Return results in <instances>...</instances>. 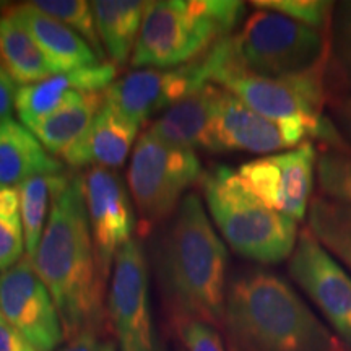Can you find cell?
<instances>
[{
	"label": "cell",
	"instance_id": "cell-1",
	"mask_svg": "<svg viewBox=\"0 0 351 351\" xmlns=\"http://www.w3.org/2000/svg\"><path fill=\"white\" fill-rule=\"evenodd\" d=\"M51 200L49 221L32 258L33 267L51 293L65 340L83 332L104 335L106 282L96 263L82 176H57Z\"/></svg>",
	"mask_w": 351,
	"mask_h": 351
},
{
	"label": "cell",
	"instance_id": "cell-2",
	"mask_svg": "<svg viewBox=\"0 0 351 351\" xmlns=\"http://www.w3.org/2000/svg\"><path fill=\"white\" fill-rule=\"evenodd\" d=\"M155 270L169 324L191 319L221 330L228 251L197 194L182 197L156 239Z\"/></svg>",
	"mask_w": 351,
	"mask_h": 351
},
{
	"label": "cell",
	"instance_id": "cell-3",
	"mask_svg": "<svg viewBox=\"0 0 351 351\" xmlns=\"http://www.w3.org/2000/svg\"><path fill=\"white\" fill-rule=\"evenodd\" d=\"M221 330L228 351H348L287 280L261 267L228 283Z\"/></svg>",
	"mask_w": 351,
	"mask_h": 351
},
{
	"label": "cell",
	"instance_id": "cell-4",
	"mask_svg": "<svg viewBox=\"0 0 351 351\" xmlns=\"http://www.w3.org/2000/svg\"><path fill=\"white\" fill-rule=\"evenodd\" d=\"M330 41L324 32L270 10L252 13L239 33L199 57L208 83L231 73L288 78L322 72Z\"/></svg>",
	"mask_w": 351,
	"mask_h": 351
},
{
	"label": "cell",
	"instance_id": "cell-5",
	"mask_svg": "<svg viewBox=\"0 0 351 351\" xmlns=\"http://www.w3.org/2000/svg\"><path fill=\"white\" fill-rule=\"evenodd\" d=\"M245 7L238 0H153L145 2L132 67H181L230 36Z\"/></svg>",
	"mask_w": 351,
	"mask_h": 351
},
{
	"label": "cell",
	"instance_id": "cell-6",
	"mask_svg": "<svg viewBox=\"0 0 351 351\" xmlns=\"http://www.w3.org/2000/svg\"><path fill=\"white\" fill-rule=\"evenodd\" d=\"M200 186L215 225L236 254L262 265L291 257L298 221L262 204L236 171L215 166L202 174Z\"/></svg>",
	"mask_w": 351,
	"mask_h": 351
},
{
	"label": "cell",
	"instance_id": "cell-7",
	"mask_svg": "<svg viewBox=\"0 0 351 351\" xmlns=\"http://www.w3.org/2000/svg\"><path fill=\"white\" fill-rule=\"evenodd\" d=\"M195 150L176 147L145 130L132 153L127 182L138 212V234L145 238L181 204L184 191L202 179Z\"/></svg>",
	"mask_w": 351,
	"mask_h": 351
},
{
	"label": "cell",
	"instance_id": "cell-8",
	"mask_svg": "<svg viewBox=\"0 0 351 351\" xmlns=\"http://www.w3.org/2000/svg\"><path fill=\"white\" fill-rule=\"evenodd\" d=\"M243 101L247 108L276 122L304 121L327 142H340L339 134L322 114V72L288 78H263L231 73L215 83Z\"/></svg>",
	"mask_w": 351,
	"mask_h": 351
},
{
	"label": "cell",
	"instance_id": "cell-9",
	"mask_svg": "<svg viewBox=\"0 0 351 351\" xmlns=\"http://www.w3.org/2000/svg\"><path fill=\"white\" fill-rule=\"evenodd\" d=\"M143 243L130 239L114 261L108 314L119 351H163L153 327Z\"/></svg>",
	"mask_w": 351,
	"mask_h": 351
},
{
	"label": "cell",
	"instance_id": "cell-10",
	"mask_svg": "<svg viewBox=\"0 0 351 351\" xmlns=\"http://www.w3.org/2000/svg\"><path fill=\"white\" fill-rule=\"evenodd\" d=\"M288 271L351 348V276L309 230L298 236Z\"/></svg>",
	"mask_w": 351,
	"mask_h": 351
},
{
	"label": "cell",
	"instance_id": "cell-11",
	"mask_svg": "<svg viewBox=\"0 0 351 351\" xmlns=\"http://www.w3.org/2000/svg\"><path fill=\"white\" fill-rule=\"evenodd\" d=\"M96 263L108 283L112 261L135 230L134 205L121 174L93 166L82 176Z\"/></svg>",
	"mask_w": 351,
	"mask_h": 351
},
{
	"label": "cell",
	"instance_id": "cell-12",
	"mask_svg": "<svg viewBox=\"0 0 351 351\" xmlns=\"http://www.w3.org/2000/svg\"><path fill=\"white\" fill-rule=\"evenodd\" d=\"M0 314L38 351H54L65 340L51 293L28 256L0 274Z\"/></svg>",
	"mask_w": 351,
	"mask_h": 351
},
{
	"label": "cell",
	"instance_id": "cell-13",
	"mask_svg": "<svg viewBox=\"0 0 351 351\" xmlns=\"http://www.w3.org/2000/svg\"><path fill=\"white\" fill-rule=\"evenodd\" d=\"M307 137L320 138L319 132L307 122L267 119L225 88L219 91L215 116L218 152L275 153L300 147Z\"/></svg>",
	"mask_w": 351,
	"mask_h": 351
},
{
	"label": "cell",
	"instance_id": "cell-14",
	"mask_svg": "<svg viewBox=\"0 0 351 351\" xmlns=\"http://www.w3.org/2000/svg\"><path fill=\"white\" fill-rule=\"evenodd\" d=\"M207 83L200 60L195 59L178 69H145L127 73L104 91V101L140 125Z\"/></svg>",
	"mask_w": 351,
	"mask_h": 351
},
{
	"label": "cell",
	"instance_id": "cell-15",
	"mask_svg": "<svg viewBox=\"0 0 351 351\" xmlns=\"http://www.w3.org/2000/svg\"><path fill=\"white\" fill-rule=\"evenodd\" d=\"M117 70L119 69L114 64L101 62L20 86L15 98V111L21 124L32 127L46 119L75 95L103 93L114 83Z\"/></svg>",
	"mask_w": 351,
	"mask_h": 351
},
{
	"label": "cell",
	"instance_id": "cell-16",
	"mask_svg": "<svg viewBox=\"0 0 351 351\" xmlns=\"http://www.w3.org/2000/svg\"><path fill=\"white\" fill-rule=\"evenodd\" d=\"M221 86L207 83L173 104L148 127L152 134L176 147L218 152L215 140V116Z\"/></svg>",
	"mask_w": 351,
	"mask_h": 351
},
{
	"label": "cell",
	"instance_id": "cell-17",
	"mask_svg": "<svg viewBox=\"0 0 351 351\" xmlns=\"http://www.w3.org/2000/svg\"><path fill=\"white\" fill-rule=\"evenodd\" d=\"M138 127L104 101L88 130L64 153V161L73 168H121L134 147Z\"/></svg>",
	"mask_w": 351,
	"mask_h": 351
},
{
	"label": "cell",
	"instance_id": "cell-18",
	"mask_svg": "<svg viewBox=\"0 0 351 351\" xmlns=\"http://www.w3.org/2000/svg\"><path fill=\"white\" fill-rule=\"evenodd\" d=\"M12 8L41 47L56 75L101 64L96 52L62 21L38 10L32 2Z\"/></svg>",
	"mask_w": 351,
	"mask_h": 351
},
{
	"label": "cell",
	"instance_id": "cell-19",
	"mask_svg": "<svg viewBox=\"0 0 351 351\" xmlns=\"http://www.w3.org/2000/svg\"><path fill=\"white\" fill-rule=\"evenodd\" d=\"M60 173L62 163L46 152L28 127L12 117L0 122V189H15L36 176Z\"/></svg>",
	"mask_w": 351,
	"mask_h": 351
},
{
	"label": "cell",
	"instance_id": "cell-20",
	"mask_svg": "<svg viewBox=\"0 0 351 351\" xmlns=\"http://www.w3.org/2000/svg\"><path fill=\"white\" fill-rule=\"evenodd\" d=\"M0 65L25 86L56 75L46 56L12 7L0 13Z\"/></svg>",
	"mask_w": 351,
	"mask_h": 351
},
{
	"label": "cell",
	"instance_id": "cell-21",
	"mask_svg": "<svg viewBox=\"0 0 351 351\" xmlns=\"http://www.w3.org/2000/svg\"><path fill=\"white\" fill-rule=\"evenodd\" d=\"M96 28L104 52L117 69L125 67L137 44L145 2L137 0H95L91 2Z\"/></svg>",
	"mask_w": 351,
	"mask_h": 351
},
{
	"label": "cell",
	"instance_id": "cell-22",
	"mask_svg": "<svg viewBox=\"0 0 351 351\" xmlns=\"http://www.w3.org/2000/svg\"><path fill=\"white\" fill-rule=\"evenodd\" d=\"M104 104L103 93H80L46 119L28 127L51 155H64L88 130Z\"/></svg>",
	"mask_w": 351,
	"mask_h": 351
},
{
	"label": "cell",
	"instance_id": "cell-23",
	"mask_svg": "<svg viewBox=\"0 0 351 351\" xmlns=\"http://www.w3.org/2000/svg\"><path fill=\"white\" fill-rule=\"evenodd\" d=\"M274 156L280 169L282 213L295 221H301L309 210L314 168H317V156L313 143L304 142L300 147Z\"/></svg>",
	"mask_w": 351,
	"mask_h": 351
},
{
	"label": "cell",
	"instance_id": "cell-24",
	"mask_svg": "<svg viewBox=\"0 0 351 351\" xmlns=\"http://www.w3.org/2000/svg\"><path fill=\"white\" fill-rule=\"evenodd\" d=\"M307 218L314 238L351 270V205L317 197L309 204Z\"/></svg>",
	"mask_w": 351,
	"mask_h": 351
},
{
	"label": "cell",
	"instance_id": "cell-25",
	"mask_svg": "<svg viewBox=\"0 0 351 351\" xmlns=\"http://www.w3.org/2000/svg\"><path fill=\"white\" fill-rule=\"evenodd\" d=\"M62 174V173H60ZM59 174H44L28 179L19 186L20 213L25 232L26 256L34 257L38 245L44 234V221L49 199H52V189Z\"/></svg>",
	"mask_w": 351,
	"mask_h": 351
},
{
	"label": "cell",
	"instance_id": "cell-26",
	"mask_svg": "<svg viewBox=\"0 0 351 351\" xmlns=\"http://www.w3.org/2000/svg\"><path fill=\"white\" fill-rule=\"evenodd\" d=\"M32 3L38 10L54 16L64 25H67L70 29H73L96 52L101 62H104L106 52L101 44L95 13L90 2H85V0H34Z\"/></svg>",
	"mask_w": 351,
	"mask_h": 351
},
{
	"label": "cell",
	"instance_id": "cell-27",
	"mask_svg": "<svg viewBox=\"0 0 351 351\" xmlns=\"http://www.w3.org/2000/svg\"><path fill=\"white\" fill-rule=\"evenodd\" d=\"M244 186L267 207L282 213V187H280V169L275 156L258 158L239 166L236 171Z\"/></svg>",
	"mask_w": 351,
	"mask_h": 351
},
{
	"label": "cell",
	"instance_id": "cell-28",
	"mask_svg": "<svg viewBox=\"0 0 351 351\" xmlns=\"http://www.w3.org/2000/svg\"><path fill=\"white\" fill-rule=\"evenodd\" d=\"M252 5L257 10L276 12L320 32L330 23L335 10V3L324 0H256Z\"/></svg>",
	"mask_w": 351,
	"mask_h": 351
},
{
	"label": "cell",
	"instance_id": "cell-29",
	"mask_svg": "<svg viewBox=\"0 0 351 351\" xmlns=\"http://www.w3.org/2000/svg\"><path fill=\"white\" fill-rule=\"evenodd\" d=\"M319 186L326 197L351 205V156L328 152L317 160Z\"/></svg>",
	"mask_w": 351,
	"mask_h": 351
},
{
	"label": "cell",
	"instance_id": "cell-30",
	"mask_svg": "<svg viewBox=\"0 0 351 351\" xmlns=\"http://www.w3.org/2000/svg\"><path fill=\"white\" fill-rule=\"evenodd\" d=\"M330 52L337 73L351 86V0L340 2L333 10Z\"/></svg>",
	"mask_w": 351,
	"mask_h": 351
},
{
	"label": "cell",
	"instance_id": "cell-31",
	"mask_svg": "<svg viewBox=\"0 0 351 351\" xmlns=\"http://www.w3.org/2000/svg\"><path fill=\"white\" fill-rule=\"evenodd\" d=\"M25 232L20 208H0V274L23 258Z\"/></svg>",
	"mask_w": 351,
	"mask_h": 351
},
{
	"label": "cell",
	"instance_id": "cell-32",
	"mask_svg": "<svg viewBox=\"0 0 351 351\" xmlns=\"http://www.w3.org/2000/svg\"><path fill=\"white\" fill-rule=\"evenodd\" d=\"M187 351H228L218 328L200 320L184 319L171 324Z\"/></svg>",
	"mask_w": 351,
	"mask_h": 351
},
{
	"label": "cell",
	"instance_id": "cell-33",
	"mask_svg": "<svg viewBox=\"0 0 351 351\" xmlns=\"http://www.w3.org/2000/svg\"><path fill=\"white\" fill-rule=\"evenodd\" d=\"M59 351H117V345L101 333L83 332L69 340Z\"/></svg>",
	"mask_w": 351,
	"mask_h": 351
},
{
	"label": "cell",
	"instance_id": "cell-34",
	"mask_svg": "<svg viewBox=\"0 0 351 351\" xmlns=\"http://www.w3.org/2000/svg\"><path fill=\"white\" fill-rule=\"evenodd\" d=\"M0 351H38L0 314Z\"/></svg>",
	"mask_w": 351,
	"mask_h": 351
},
{
	"label": "cell",
	"instance_id": "cell-35",
	"mask_svg": "<svg viewBox=\"0 0 351 351\" xmlns=\"http://www.w3.org/2000/svg\"><path fill=\"white\" fill-rule=\"evenodd\" d=\"M16 91H19V88H16L15 80L0 65V122L12 117V109L15 108Z\"/></svg>",
	"mask_w": 351,
	"mask_h": 351
},
{
	"label": "cell",
	"instance_id": "cell-36",
	"mask_svg": "<svg viewBox=\"0 0 351 351\" xmlns=\"http://www.w3.org/2000/svg\"><path fill=\"white\" fill-rule=\"evenodd\" d=\"M337 119H339L341 129L351 138V93L345 96L337 108Z\"/></svg>",
	"mask_w": 351,
	"mask_h": 351
},
{
	"label": "cell",
	"instance_id": "cell-37",
	"mask_svg": "<svg viewBox=\"0 0 351 351\" xmlns=\"http://www.w3.org/2000/svg\"><path fill=\"white\" fill-rule=\"evenodd\" d=\"M2 10H3V7H0V13H2Z\"/></svg>",
	"mask_w": 351,
	"mask_h": 351
}]
</instances>
